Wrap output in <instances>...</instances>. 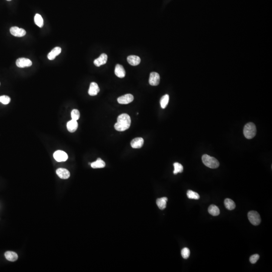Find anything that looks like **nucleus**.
<instances>
[{"label": "nucleus", "mask_w": 272, "mask_h": 272, "mask_svg": "<svg viewBox=\"0 0 272 272\" xmlns=\"http://www.w3.org/2000/svg\"><path fill=\"white\" fill-rule=\"evenodd\" d=\"M0 85H1V83H0Z\"/></svg>", "instance_id": "32"}, {"label": "nucleus", "mask_w": 272, "mask_h": 272, "mask_svg": "<svg viewBox=\"0 0 272 272\" xmlns=\"http://www.w3.org/2000/svg\"><path fill=\"white\" fill-rule=\"evenodd\" d=\"M202 159L204 165L210 168H217L219 166V161L215 158L209 156L208 155H203Z\"/></svg>", "instance_id": "3"}, {"label": "nucleus", "mask_w": 272, "mask_h": 272, "mask_svg": "<svg viewBox=\"0 0 272 272\" xmlns=\"http://www.w3.org/2000/svg\"><path fill=\"white\" fill-rule=\"evenodd\" d=\"M257 133L255 125L252 122L246 124L243 128V134L247 139H251L255 137Z\"/></svg>", "instance_id": "2"}, {"label": "nucleus", "mask_w": 272, "mask_h": 272, "mask_svg": "<svg viewBox=\"0 0 272 272\" xmlns=\"http://www.w3.org/2000/svg\"><path fill=\"white\" fill-rule=\"evenodd\" d=\"M10 31L12 35L16 37H22L26 33V31L24 29L19 28L16 26L12 27L10 29Z\"/></svg>", "instance_id": "7"}, {"label": "nucleus", "mask_w": 272, "mask_h": 272, "mask_svg": "<svg viewBox=\"0 0 272 272\" xmlns=\"http://www.w3.org/2000/svg\"><path fill=\"white\" fill-rule=\"evenodd\" d=\"M78 127V124L77 122L75 120L72 119L71 121H69L66 124V128L68 131L71 133H74L76 131Z\"/></svg>", "instance_id": "15"}, {"label": "nucleus", "mask_w": 272, "mask_h": 272, "mask_svg": "<svg viewBox=\"0 0 272 272\" xmlns=\"http://www.w3.org/2000/svg\"><path fill=\"white\" fill-rule=\"evenodd\" d=\"M5 257L7 260L10 261H16L18 258V256L16 252L11 251H8L5 252Z\"/></svg>", "instance_id": "18"}, {"label": "nucleus", "mask_w": 272, "mask_h": 272, "mask_svg": "<svg viewBox=\"0 0 272 272\" xmlns=\"http://www.w3.org/2000/svg\"><path fill=\"white\" fill-rule=\"evenodd\" d=\"M168 199L166 197H163V198H159L156 200V204L157 205L158 207L161 210H163L165 209L166 207V202H167Z\"/></svg>", "instance_id": "19"}, {"label": "nucleus", "mask_w": 272, "mask_h": 272, "mask_svg": "<svg viewBox=\"0 0 272 272\" xmlns=\"http://www.w3.org/2000/svg\"><path fill=\"white\" fill-rule=\"evenodd\" d=\"M54 157L57 162H64L68 159V156L65 152L57 150L54 153Z\"/></svg>", "instance_id": "5"}, {"label": "nucleus", "mask_w": 272, "mask_h": 272, "mask_svg": "<svg viewBox=\"0 0 272 272\" xmlns=\"http://www.w3.org/2000/svg\"><path fill=\"white\" fill-rule=\"evenodd\" d=\"M7 1H10L11 0H7Z\"/></svg>", "instance_id": "31"}, {"label": "nucleus", "mask_w": 272, "mask_h": 272, "mask_svg": "<svg viewBox=\"0 0 272 272\" xmlns=\"http://www.w3.org/2000/svg\"><path fill=\"white\" fill-rule=\"evenodd\" d=\"M208 212L212 216H216L219 215L220 210L217 206L214 205H211L208 208Z\"/></svg>", "instance_id": "22"}, {"label": "nucleus", "mask_w": 272, "mask_h": 272, "mask_svg": "<svg viewBox=\"0 0 272 272\" xmlns=\"http://www.w3.org/2000/svg\"><path fill=\"white\" fill-rule=\"evenodd\" d=\"M259 258H260V255H258V254H255V255H252L250 257L249 261L252 264H255V263H257V261H258Z\"/></svg>", "instance_id": "30"}, {"label": "nucleus", "mask_w": 272, "mask_h": 272, "mask_svg": "<svg viewBox=\"0 0 272 272\" xmlns=\"http://www.w3.org/2000/svg\"><path fill=\"white\" fill-rule=\"evenodd\" d=\"M90 164L93 168H101L105 166L104 161H103L100 158H98L96 161L91 163Z\"/></svg>", "instance_id": "20"}, {"label": "nucleus", "mask_w": 272, "mask_h": 272, "mask_svg": "<svg viewBox=\"0 0 272 272\" xmlns=\"http://www.w3.org/2000/svg\"><path fill=\"white\" fill-rule=\"evenodd\" d=\"M173 166L175 167V170L173 171V173L175 175H176L178 173H181L184 170V167L181 164L179 163L175 162L173 164Z\"/></svg>", "instance_id": "25"}, {"label": "nucleus", "mask_w": 272, "mask_h": 272, "mask_svg": "<svg viewBox=\"0 0 272 272\" xmlns=\"http://www.w3.org/2000/svg\"><path fill=\"white\" fill-rule=\"evenodd\" d=\"M80 116V113L78 110H76V109L72 110L71 112L72 119L77 121L79 119Z\"/></svg>", "instance_id": "27"}, {"label": "nucleus", "mask_w": 272, "mask_h": 272, "mask_svg": "<svg viewBox=\"0 0 272 272\" xmlns=\"http://www.w3.org/2000/svg\"><path fill=\"white\" fill-rule=\"evenodd\" d=\"M131 119L128 114L123 113L118 116V121L115 125V128L119 131H125L130 128Z\"/></svg>", "instance_id": "1"}, {"label": "nucleus", "mask_w": 272, "mask_h": 272, "mask_svg": "<svg viewBox=\"0 0 272 272\" xmlns=\"http://www.w3.org/2000/svg\"><path fill=\"white\" fill-rule=\"evenodd\" d=\"M127 60L130 65L133 66H136L140 64L141 62V59L138 56L131 55L127 57Z\"/></svg>", "instance_id": "16"}, {"label": "nucleus", "mask_w": 272, "mask_h": 272, "mask_svg": "<svg viewBox=\"0 0 272 272\" xmlns=\"http://www.w3.org/2000/svg\"><path fill=\"white\" fill-rule=\"evenodd\" d=\"M187 196L190 199H199V196L196 192H193V190H189L187 192Z\"/></svg>", "instance_id": "26"}, {"label": "nucleus", "mask_w": 272, "mask_h": 272, "mask_svg": "<svg viewBox=\"0 0 272 272\" xmlns=\"http://www.w3.org/2000/svg\"><path fill=\"white\" fill-rule=\"evenodd\" d=\"M181 254L183 258L184 259H187L189 258L190 255V251L187 247H185L181 251Z\"/></svg>", "instance_id": "28"}, {"label": "nucleus", "mask_w": 272, "mask_h": 272, "mask_svg": "<svg viewBox=\"0 0 272 272\" xmlns=\"http://www.w3.org/2000/svg\"><path fill=\"white\" fill-rule=\"evenodd\" d=\"M62 51V49L60 47H56L51 50V51L48 54V57L50 60H53L56 58L57 56H58Z\"/></svg>", "instance_id": "17"}, {"label": "nucleus", "mask_w": 272, "mask_h": 272, "mask_svg": "<svg viewBox=\"0 0 272 272\" xmlns=\"http://www.w3.org/2000/svg\"><path fill=\"white\" fill-rule=\"evenodd\" d=\"M248 218L249 222L254 225H258L261 222L260 214L255 211H251L248 213Z\"/></svg>", "instance_id": "4"}, {"label": "nucleus", "mask_w": 272, "mask_h": 272, "mask_svg": "<svg viewBox=\"0 0 272 272\" xmlns=\"http://www.w3.org/2000/svg\"><path fill=\"white\" fill-rule=\"evenodd\" d=\"M16 64L19 68H25L31 66L32 63L29 59L24 58V57H21L17 59Z\"/></svg>", "instance_id": "6"}, {"label": "nucleus", "mask_w": 272, "mask_h": 272, "mask_svg": "<svg viewBox=\"0 0 272 272\" xmlns=\"http://www.w3.org/2000/svg\"><path fill=\"white\" fill-rule=\"evenodd\" d=\"M56 173L59 178L62 179H68L70 176L69 171L65 168H58L56 171Z\"/></svg>", "instance_id": "12"}, {"label": "nucleus", "mask_w": 272, "mask_h": 272, "mask_svg": "<svg viewBox=\"0 0 272 272\" xmlns=\"http://www.w3.org/2000/svg\"><path fill=\"white\" fill-rule=\"evenodd\" d=\"M224 205L226 208L229 210H232L235 209L236 205L233 200L230 199H226L224 201Z\"/></svg>", "instance_id": "21"}, {"label": "nucleus", "mask_w": 272, "mask_h": 272, "mask_svg": "<svg viewBox=\"0 0 272 272\" xmlns=\"http://www.w3.org/2000/svg\"><path fill=\"white\" fill-rule=\"evenodd\" d=\"M149 82L152 86H157L160 82V76L159 74L156 72L150 73Z\"/></svg>", "instance_id": "9"}, {"label": "nucleus", "mask_w": 272, "mask_h": 272, "mask_svg": "<svg viewBox=\"0 0 272 272\" xmlns=\"http://www.w3.org/2000/svg\"><path fill=\"white\" fill-rule=\"evenodd\" d=\"M144 139L142 138L139 137V138H134L131 141V145L133 148L138 149L141 148L144 144Z\"/></svg>", "instance_id": "11"}, {"label": "nucleus", "mask_w": 272, "mask_h": 272, "mask_svg": "<svg viewBox=\"0 0 272 272\" xmlns=\"http://www.w3.org/2000/svg\"><path fill=\"white\" fill-rule=\"evenodd\" d=\"M134 100V96L131 94H127L118 98V101L119 104H130Z\"/></svg>", "instance_id": "8"}, {"label": "nucleus", "mask_w": 272, "mask_h": 272, "mask_svg": "<svg viewBox=\"0 0 272 272\" xmlns=\"http://www.w3.org/2000/svg\"><path fill=\"white\" fill-rule=\"evenodd\" d=\"M169 100V96L168 95H164V96H163L160 99V105H161V108L163 109L166 108V107H167V104H168Z\"/></svg>", "instance_id": "23"}, {"label": "nucleus", "mask_w": 272, "mask_h": 272, "mask_svg": "<svg viewBox=\"0 0 272 272\" xmlns=\"http://www.w3.org/2000/svg\"><path fill=\"white\" fill-rule=\"evenodd\" d=\"M34 22L36 25L39 27H42L43 26V19L42 16L40 14H36L34 16Z\"/></svg>", "instance_id": "24"}, {"label": "nucleus", "mask_w": 272, "mask_h": 272, "mask_svg": "<svg viewBox=\"0 0 272 272\" xmlns=\"http://www.w3.org/2000/svg\"><path fill=\"white\" fill-rule=\"evenodd\" d=\"M115 74L118 77L122 78L125 77V71L122 65L117 64L115 68Z\"/></svg>", "instance_id": "14"}, {"label": "nucleus", "mask_w": 272, "mask_h": 272, "mask_svg": "<svg viewBox=\"0 0 272 272\" xmlns=\"http://www.w3.org/2000/svg\"><path fill=\"white\" fill-rule=\"evenodd\" d=\"M107 56L105 54H102L99 57L95 59L94 61V65L97 66H100L107 63Z\"/></svg>", "instance_id": "13"}, {"label": "nucleus", "mask_w": 272, "mask_h": 272, "mask_svg": "<svg viewBox=\"0 0 272 272\" xmlns=\"http://www.w3.org/2000/svg\"><path fill=\"white\" fill-rule=\"evenodd\" d=\"M11 101V98L7 95H3L0 96V102L5 105L8 104Z\"/></svg>", "instance_id": "29"}, {"label": "nucleus", "mask_w": 272, "mask_h": 272, "mask_svg": "<svg viewBox=\"0 0 272 272\" xmlns=\"http://www.w3.org/2000/svg\"><path fill=\"white\" fill-rule=\"evenodd\" d=\"M100 89L97 84L95 82H92L90 85L89 89L88 90V94L90 96H95L99 93Z\"/></svg>", "instance_id": "10"}]
</instances>
